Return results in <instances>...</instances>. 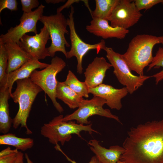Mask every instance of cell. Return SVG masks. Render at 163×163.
I'll return each mask as SVG.
<instances>
[{"mask_svg": "<svg viewBox=\"0 0 163 163\" xmlns=\"http://www.w3.org/2000/svg\"><path fill=\"white\" fill-rule=\"evenodd\" d=\"M56 97L63 101L71 109L78 108L84 99L69 87L64 82L57 81Z\"/></svg>", "mask_w": 163, "mask_h": 163, "instance_id": "20", "label": "cell"}, {"mask_svg": "<svg viewBox=\"0 0 163 163\" xmlns=\"http://www.w3.org/2000/svg\"><path fill=\"white\" fill-rule=\"evenodd\" d=\"M112 67L103 57H96L85 69L84 73L85 82L89 88L103 84L107 71Z\"/></svg>", "mask_w": 163, "mask_h": 163, "instance_id": "15", "label": "cell"}, {"mask_svg": "<svg viewBox=\"0 0 163 163\" xmlns=\"http://www.w3.org/2000/svg\"><path fill=\"white\" fill-rule=\"evenodd\" d=\"M22 9L24 13H30L32 9L38 7L39 2L37 0H21Z\"/></svg>", "mask_w": 163, "mask_h": 163, "instance_id": "28", "label": "cell"}, {"mask_svg": "<svg viewBox=\"0 0 163 163\" xmlns=\"http://www.w3.org/2000/svg\"><path fill=\"white\" fill-rule=\"evenodd\" d=\"M116 163H127L123 161L119 160Z\"/></svg>", "mask_w": 163, "mask_h": 163, "instance_id": "34", "label": "cell"}, {"mask_svg": "<svg viewBox=\"0 0 163 163\" xmlns=\"http://www.w3.org/2000/svg\"><path fill=\"white\" fill-rule=\"evenodd\" d=\"M120 160L127 163H163V120L130 129Z\"/></svg>", "mask_w": 163, "mask_h": 163, "instance_id": "1", "label": "cell"}, {"mask_svg": "<svg viewBox=\"0 0 163 163\" xmlns=\"http://www.w3.org/2000/svg\"><path fill=\"white\" fill-rule=\"evenodd\" d=\"M65 62L57 56L52 59L51 63L46 68L39 71L34 70L30 78L40 87L51 100L53 104L59 113L64 111L61 105L57 101L56 90L57 85L56 75L66 66Z\"/></svg>", "mask_w": 163, "mask_h": 163, "instance_id": "5", "label": "cell"}, {"mask_svg": "<svg viewBox=\"0 0 163 163\" xmlns=\"http://www.w3.org/2000/svg\"><path fill=\"white\" fill-rule=\"evenodd\" d=\"M39 21L46 27L49 33L51 43L47 50L50 56L53 58L56 52H60L66 57L65 47L70 46L65 36V34H69L67 29V19L61 12L50 16L43 15Z\"/></svg>", "mask_w": 163, "mask_h": 163, "instance_id": "6", "label": "cell"}, {"mask_svg": "<svg viewBox=\"0 0 163 163\" xmlns=\"http://www.w3.org/2000/svg\"><path fill=\"white\" fill-rule=\"evenodd\" d=\"M16 82L17 87L11 97L14 102L18 104L19 108L13 119V126L15 129L19 126L21 128H24L26 129V133L30 134L32 132L27 126V119L37 96L43 91L30 78L18 80Z\"/></svg>", "mask_w": 163, "mask_h": 163, "instance_id": "3", "label": "cell"}, {"mask_svg": "<svg viewBox=\"0 0 163 163\" xmlns=\"http://www.w3.org/2000/svg\"><path fill=\"white\" fill-rule=\"evenodd\" d=\"M4 45L8 56L7 73L19 69L33 58L25 53L16 43L10 42Z\"/></svg>", "mask_w": 163, "mask_h": 163, "instance_id": "18", "label": "cell"}, {"mask_svg": "<svg viewBox=\"0 0 163 163\" xmlns=\"http://www.w3.org/2000/svg\"><path fill=\"white\" fill-rule=\"evenodd\" d=\"M24 154L8 147L0 152V163H24Z\"/></svg>", "mask_w": 163, "mask_h": 163, "instance_id": "24", "label": "cell"}, {"mask_svg": "<svg viewBox=\"0 0 163 163\" xmlns=\"http://www.w3.org/2000/svg\"><path fill=\"white\" fill-rule=\"evenodd\" d=\"M25 157L26 159L27 163H33V162L30 159L27 153L25 154Z\"/></svg>", "mask_w": 163, "mask_h": 163, "instance_id": "33", "label": "cell"}, {"mask_svg": "<svg viewBox=\"0 0 163 163\" xmlns=\"http://www.w3.org/2000/svg\"><path fill=\"white\" fill-rule=\"evenodd\" d=\"M45 6L41 4L34 11L30 13H23L20 19V24L15 27H11L5 34L0 36V43L5 44L12 42L19 44L21 38L29 32L37 34V24L43 16Z\"/></svg>", "mask_w": 163, "mask_h": 163, "instance_id": "10", "label": "cell"}, {"mask_svg": "<svg viewBox=\"0 0 163 163\" xmlns=\"http://www.w3.org/2000/svg\"><path fill=\"white\" fill-rule=\"evenodd\" d=\"M10 94L8 88H0V132L7 133L12 124L13 119L9 115L8 100Z\"/></svg>", "mask_w": 163, "mask_h": 163, "instance_id": "19", "label": "cell"}, {"mask_svg": "<svg viewBox=\"0 0 163 163\" xmlns=\"http://www.w3.org/2000/svg\"><path fill=\"white\" fill-rule=\"evenodd\" d=\"M8 56L4 44L0 43V82L7 74Z\"/></svg>", "mask_w": 163, "mask_h": 163, "instance_id": "26", "label": "cell"}, {"mask_svg": "<svg viewBox=\"0 0 163 163\" xmlns=\"http://www.w3.org/2000/svg\"><path fill=\"white\" fill-rule=\"evenodd\" d=\"M49 31L44 25L39 34L34 36L25 34L20 39L19 45L27 54L38 60L50 56L46 45L50 39Z\"/></svg>", "mask_w": 163, "mask_h": 163, "instance_id": "12", "label": "cell"}, {"mask_svg": "<svg viewBox=\"0 0 163 163\" xmlns=\"http://www.w3.org/2000/svg\"><path fill=\"white\" fill-rule=\"evenodd\" d=\"M49 64L42 62L39 60L33 58L27 62L19 69L7 73L3 81L0 82V87L8 89L12 94V89L14 83L18 80L30 78L32 72L37 69H43Z\"/></svg>", "mask_w": 163, "mask_h": 163, "instance_id": "14", "label": "cell"}, {"mask_svg": "<svg viewBox=\"0 0 163 163\" xmlns=\"http://www.w3.org/2000/svg\"><path fill=\"white\" fill-rule=\"evenodd\" d=\"M62 115L54 117L48 123H44L40 129L41 134L47 138L51 143L56 145L60 142L63 145L66 142L70 140L72 135L75 134L82 138L80 133L88 132L91 135L93 132L99 133L92 128V124L82 125L72 120L64 121Z\"/></svg>", "mask_w": 163, "mask_h": 163, "instance_id": "4", "label": "cell"}, {"mask_svg": "<svg viewBox=\"0 0 163 163\" xmlns=\"http://www.w3.org/2000/svg\"><path fill=\"white\" fill-rule=\"evenodd\" d=\"M64 83L79 96L88 98L90 94L89 88L85 82H81L71 70H69Z\"/></svg>", "mask_w": 163, "mask_h": 163, "instance_id": "23", "label": "cell"}, {"mask_svg": "<svg viewBox=\"0 0 163 163\" xmlns=\"http://www.w3.org/2000/svg\"><path fill=\"white\" fill-rule=\"evenodd\" d=\"M103 50L106 52V57L113 68V74L119 82L127 88L130 94H133L143 85L145 81L151 77L145 75H134L121 54L115 52L112 48L106 46Z\"/></svg>", "mask_w": 163, "mask_h": 163, "instance_id": "7", "label": "cell"}, {"mask_svg": "<svg viewBox=\"0 0 163 163\" xmlns=\"http://www.w3.org/2000/svg\"><path fill=\"white\" fill-rule=\"evenodd\" d=\"M46 2L47 4L52 3L53 4H56L59 3L61 2H64L66 1L65 0H46Z\"/></svg>", "mask_w": 163, "mask_h": 163, "instance_id": "32", "label": "cell"}, {"mask_svg": "<svg viewBox=\"0 0 163 163\" xmlns=\"http://www.w3.org/2000/svg\"><path fill=\"white\" fill-rule=\"evenodd\" d=\"M18 5L16 0H0V13L5 8L11 11H17L18 9Z\"/></svg>", "mask_w": 163, "mask_h": 163, "instance_id": "29", "label": "cell"}, {"mask_svg": "<svg viewBox=\"0 0 163 163\" xmlns=\"http://www.w3.org/2000/svg\"><path fill=\"white\" fill-rule=\"evenodd\" d=\"M137 9L139 11L150 9L155 5L161 3L163 4V0H134Z\"/></svg>", "mask_w": 163, "mask_h": 163, "instance_id": "27", "label": "cell"}, {"mask_svg": "<svg viewBox=\"0 0 163 163\" xmlns=\"http://www.w3.org/2000/svg\"><path fill=\"white\" fill-rule=\"evenodd\" d=\"M160 67L163 68L161 71L151 76L155 78L156 85L163 79V47H162L158 48L152 62L148 66L147 71L153 68L157 69Z\"/></svg>", "mask_w": 163, "mask_h": 163, "instance_id": "25", "label": "cell"}, {"mask_svg": "<svg viewBox=\"0 0 163 163\" xmlns=\"http://www.w3.org/2000/svg\"><path fill=\"white\" fill-rule=\"evenodd\" d=\"M88 144L100 163H116L120 160L125 151L123 147L118 145L106 149L100 145L99 141L95 139L90 140Z\"/></svg>", "mask_w": 163, "mask_h": 163, "instance_id": "17", "label": "cell"}, {"mask_svg": "<svg viewBox=\"0 0 163 163\" xmlns=\"http://www.w3.org/2000/svg\"><path fill=\"white\" fill-rule=\"evenodd\" d=\"M80 0H68L62 6L57 9V13H61V11L65 8H68L72 6V5L74 2H80Z\"/></svg>", "mask_w": 163, "mask_h": 163, "instance_id": "31", "label": "cell"}, {"mask_svg": "<svg viewBox=\"0 0 163 163\" xmlns=\"http://www.w3.org/2000/svg\"><path fill=\"white\" fill-rule=\"evenodd\" d=\"M120 1V0H95V9L91 13L92 18L108 21Z\"/></svg>", "mask_w": 163, "mask_h": 163, "instance_id": "21", "label": "cell"}, {"mask_svg": "<svg viewBox=\"0 0 163 163\" xmlns=\"http://www.w3.org/2000/svg\"><path fill=\"white\" fill-rule=\"evenodd\" d=\"M106 104L105 99L98 97L94 96L89 100L84 99L76 110L66 116L62 120L64 121L76 120L78 123L88 125L91 123V122L88 119L91 116L98 115L114 119L121 123L117 116L113 114L109 109L103 108Z\"/></svg>", "mask_w": 163, "mask_h": 163, "instance_id": "8", "label": "cell"}, {"mask_svg": "<svg viewBox=\"0 0 163 163\" xmlns=\"http://www.w3.org/2000/svg\"><path fill=\"white\" fill-rule=\"evenodd\" d=\"M142 16L134 1L120 0L108 21L113 27L128 29L136 24Z\"/></svg>", "mask_w": 163, "mask_h": 163, "instance_id": "11", "label": "cell"}, {"mask_svg": "<svg viewBox=\"0 0 163 163\" xmlns=\"http://www.w3.org/2000/svg\"><path fill=\"white\" fill-rule=\"evenodd\" d=\"M161 38H162V41H161V43H162V44L163 45V35L162 36H161Z\"/></svg>", "mask_w": 163, "mask_h": 163, "instance_id": "35", "label": "cell"}, {"mask_svg": "<svg viewBox=\"0 0 163 163\" xmlns=\"http://www.w3.org/2000/svg\"><path fill=\"white\" fill-rule=\"evenodd\" d=\"M55 148L57 150L61 152L66 157L67 159L71 163H77L75 161L69 158L62 150L59 145L58 144L55 146ZM89 163H100L96 156L92 157Z\"/></svg>", "mask_w": 163, "mask_h": 163, "instance_id": "30", "label": "cell"}, {"mask_svg": "<svg viewBox=\"0 0 163 163\" xmlns=\"http://www.w3.org/2000/svg\"><path fill=\"white\" fill-rule=\"evenodd\" d=\"M90 93L94 96L98 97L105 99L107 105L111 109L120 110L122 107L121 99L129 93L126 87L116 88L111 85L102 84L92 88H89Z\"/></svg>", "mask_w": 163, "mask_h": 163, "instance_id": "13", "label": "cell"}, {"mask_svg": "<svg viewBox=\"0 0 163 163\" xmlns=\"http://www.w3.org/2000/svg\"><path fill=\"white\" fill-rule=\"evenodd\" d=\"M0 145H11L18 150L24 151L33 147L34 141L30 138H20L15 134L8 133L0 136Z\"/></svg>", "mask_w": 163, "mask_h": 163, "instance_id": "22", "label": "cell"}, {"mask_svg": "<svg viewBox=\"0 0 163 163\" xmlns=\"http://www.w3.org/2000/svg\"><path fill=\"white\" fill-rule=\"evenodd\" d=\"M69 18H67L68 26L70 29V39L71 47L70 50L67 52L66 58L70 59L75 56L77 59V72L79 74L83 72L82 60L84 56L90 50H96L98 54L101 50H103L106 46L104 40H102L98 43L94 44L87 43L83 41L77 34L75 29L73 15L74 8L70 7Z\"/></svg>", "mask_w": 163, "mask_h": 163, "instance_id": "9", "label": "cell"}, {"mask_svg": "<svg viewBox=\"0 0 163 163\" xmlns=\"http://www.w3.org/2000/svg\"><path fill=\"white\" fill-rule=\"evenodd\" d=\"M161 36L147 34H138L129 43L122 57L131 71L139 75H143L145 68L151 63L153 59L152 50L154 46L161 43Z\"/></svg>", "mask_w": 163, "mask_h": 163, "instance_id": "2", "label": "cell"}, {"mask_svg": "<svg viewBox=\"0 0 163 163\" xmlns=\"http://www.w3.org/2000/svg\"><path fill=\"white\" fill-rule=\"evenodd\" d=\"M86 29L89 33L104 39H123L129 32L128 29L111 26L107 20L94 18H92L89 25L86 26Z\"/></svg>", "mask_w": 163, "mask_h": 163, "instance_id": "16", "label": "cell"}]
</instances>
